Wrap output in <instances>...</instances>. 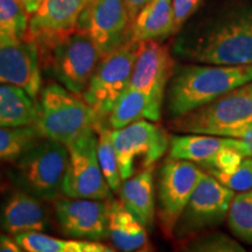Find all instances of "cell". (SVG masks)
Masks as SVG:
<instances>
[{"instance_id": "1", "label": "cell", "mask_w": 252, "mask_h": 252, "mask_svg": "<svg viewBox=\"0 0 252 252\" xmlns=\"http://www.w3.org/2000/svg\"><path fill=\"white\" fill-rule=\"evenodd\" d=\"M174 53L194 63L252 64V5L234 2L176 40Z\"/></svg>"}, {"instance_id": "2", "label": "cell", "mask_w": 252, "mask_h": 252, "mask_svg": "<svg viewBox=\"0 0 252 252\" xmlns=\"http://www.w3.org/2000/svg\"><path fill=\"white\" fill-rule=\"evenodd\" d=\"M249 82L252 64L178 65L166 88V112L173 121Z\"/></svg>"}, {"instance_id": "3", "label": "cell", "mask_w": 252, "mask_h": 252, "mask_svg": "<svg viewBox=\"0 0 252 252\" xmlns=\"http://www.w3.org/2000/svg\"><path fill=\"white\" fill-rule=\"evenodd\" d=\"M35 126L43 138L69 145L90 131H97L98 116L80 94L60 83H50L41 89L36 100Z\"/></svg>"}, {"instance_id": "4", "label": "cell", "mask_w": 252, "mask_h": 252, "mask_svg": "<svg viewBox=\"0 0 252 252\" xmlns=\"http://www.w3.org/2000/svg\"><path fill=\"white\" fill-rule=\"evenodd\" d=\"M181 133L239 138L252 127V82L171 122Z\"/></svg>"}, {"instance_id": "5", "label": "cell", "mask_w": 252, "mask_h": 252, "mask_svg": "<svg viewBox=\"0 0 252 252\" xmlns=\"http://www.w3.org/2000/svg\"><path fill=\"white\" fill-rule=\"evenodd\" d=\"M68 159L67 145L42 138L13 161L9 178L15 187L43 201H55L62 193Z\"/></svg>"}, {"instance_id": "6", "label": "cell", "mask_w": 252, "mask_h": 252, "mask_svg": "<svg viewBox=\"0 0 252 252\" xmlns=\"http://www.w3.org/2000/svg\"><path fill=\"white\" fill-rule=\"evenodd\" d=\"M41 67L45 65L61 86L69 91L83 94L90 78L102 59L98 48L80 30L60 37L50 45L39 48Z\"/></svg>"}, {"instance_id": "7", "label": "cell", "mask_w": 252, "mask_h": 252, "mask_svg": "<svg viewBox=\"0 0 252 252\" xmlns=\"http://www.w3.org/2000/svg\"><path fill=\"white\" fill-rule=\"evenodd\" d=\"M138 42L128 39L117 49L102 56L82 94L100 122L108 125L109 113L130 84Z\"/></svg>"}, {"instance_id": "8", "label": "cell", "mask_w": 252, "mask_h": 252, "mask_svg": "<svg viewBox=\"0 0 252 252\" xmlns=\"http://www.w3.org/2000/svg\"><path fill=\"white\" fill-rule=\"evenodd\" d=\"M110 134L123 181L153 167L169 150L171 144V138L161 126L147 119H140L117 130L111 128Z\"/></svg>"}, {"instance_id": "9", "label": "cell", "mask_w": 252, "mask_h": 252, "mask_svg": "<svg viewBox=\"0 0 252 252\" xmlns=\"http://www.w3.org/2000/svg\"><path fill=\"white\" fill-rule=\"evenodd\" d=\"M195 162L168 157L158 173L157 217L163 236L173 238L174 228L195 188L203 178Z\"/></svg>"}, {"instance_id": "10", "label": "cell", "mask_w": 252, "mask_h": 252, "mask_svg": "<svg viewBox=\"0 0 252 252\" xmlns=\"http://www.w3.org/2000/svg\"><path fill=\"white\" fill-rule=\"evenodd\" d=\"M235 191L206 173L176 222L173 237L187 239L219 226L228 217Z\"/></svg>"}, {"instance_id": "11", "label": "cell", "mask_w": 252, "mask_h": 252, "mask_svg": "<svg viewBox=\"0 0 252 252\" xmlns=\"http://www.w3.org/2000/svg\"><path fill=\"white\" fill-rule=\"evenodd\" d=\"M67 147L69 159L62 194L72 198L110 200L112 190L97 158V132H88Z\"/></svg>"}, {"instance_id": "12", "label": "cell", "mask_w": 252, "mask_h": 252, "mask_svg": "<svg viewBox=\"0 0 252 252\" xmlns=\"http://www.w3.org/2000/svg\"><path fill=\"white\" fill-rule=\"evenodd\" d=\"M130 27L124 0H91L78 23V30L90 37L102 56L130 39Z\"/></svg>"}, {"instance_id": "13", "label": "cell", "mask_w": 252, "mask_h": 252, "mask_svg": "<svg viewBox=\"0 0 252 252\" xmlns=\"http://www.w3.org/2000/svg\"><path fill=\"white\" fill-rule=\"evenodd\" d=\"M110 200L56 198L54 214L61 231L67 237L98 242L109 238Z\"/></svg>"}, {"instance_id": "14", "label": "cell", "mask_w": 252, "mask_h": 252, "mask_svg": "<svg viewBox=\"0 0 252 252\" xmlns=\"http://www.w3.org/2000/svg\"><path fill=\"white\" fill-rule=\"evenodd\" d=\"M171 53L157 40L139 41L128 88L146 94L162 109L166 88L174 71Z\"/></svg>"}, {"instance_id": "15", "label": "cell", "mask_w": 252, "mask_h": 252, "mask_svg": "<svg viewBox=\"0 0 252 252\" xmlns=\"http://www.w3.org/2000/svg\"><path fill=\"white\" fill-rule=\"evenodd\" d=\"M41 82L40 50L35 41L28 36L0 41V83L21 88L37 99Z\"/></svg>"}, {"instance_id": "16", "label": "cell", "mask_w": 252, "mask_h": 252, "mask_svg": "<svg viewBox=\"0 0 252 252\" xmlns=\"http://www.w3.org/2000/svg\"><path fill=\"white\" fill-rule=\"evenodd\" d=\"M91 0H42L32 13L27 36L39 48L50 45L60 37L78 30L83 11Z\"/></svg>"}, {"instance_id": "17", "label": "cell", "mask_w": 252, "mask_h": 252, "mask_svg": "<svg viewBox=\"0 0 252 252\" xmlns=\"http://www.w3.org/2000/svg\"><path fill=\"white\" fill-rule=\"evenodd\" d=\"M0 228L12 236L46 232L50 229L49 209L43 200L15 187L0 204Z\"/></svg>"}, {"instance_id": "18", "label": "cell", "mask_w": 252, "mask_h": 252, "mask_svg": "<svg viewBox=\"0 0 252 252\" xmlns=\"http://www.w3.org/2000/svg\"><path fill=\"white\" fill-rule=\"evenodd\" d=\"M118 193L122 203L143 223L145 228L152 231L157 216L153 167L123 181Z\"/></svg>"}, {"instance_id": "19", "label": "cell", "mask_w": 252, "mask_h": 252, "mask_svg": "<svg viewBox=\"0 0 252 252\" xmlns=\"http://www.w3.org/2000/svg\"><path fill=\"white\" fill-rule=\"evenodd\" d=\"M242 145L243 140L238 138L186 133V135H174L171 138L169 157L188 160L207 167L225 147H236Z\"/></svg>"}, {"instance_id": "20", "label": "cell", "mask_w": 252, "mask_h": 252, "mask_svg": "<svg viewBox=\"0 0 252 252\" xmlns=\"http://www.w3.org/2000/svg\"><path fill=\"white\" fill-rule=\"evenodd\" d=\"M108 230L110 241L118 250L126 252L150 250L149 230L121 200L110 201Z\"/></svg>"}, {"instance_id": "21", "label": "cell", "mask_w": 252, "mask_h": 252, "mask_svg": "<svg viewBox=\"0 0 252 252\" xmlns=\"http://www.w3.org/2000/svg\"><path fill=\"white\" fill-rule=\"evenodd\" d=\"M173 33V0H151L138 12L130 27V39L137 42L161 40Z\"/></svg>"}, {"instance_id": "22", "label": "cell", "mask_w": 252, "mask_h": 252, "mask_svg": "<svg viewBox=\"0 0 252 252\" xmlns=\"http://www.w3.org/2000/svg\"><path fill=\"white\" fill-rule=\"evenodd\" d=\"M161 112L162 109L156 105L146 94L127 87L109 113L106 123L110 128L117 130L140 119L159 122Z\"/></svg>"}, {"instance_id": "23", "label": "cell", "mask_w": 252, "mask_h": 252, "mask_svg": "<svg viewBox=\"0 0 252 252\" xmlns=\"http://www.w3.org/2000/svg\"><path fill=\"white\" fill-rule=\"evenodd\" d=\"M37 106L21 88L0 83V126L23 127L35 125Z\"/></svg>"}, {"instance_id": "24", "label": "cell", "mask_w": 252, "mask_h": 252, "mask_svg": "<svg viewBox=\"0 0 252 252\" xmlns=\"http://www.w3.org/2000/svg\"><path fill=\"white\" fill-rule=\"evenodd\" d=\"M23 251L27 252H111L113 249L94 241L60 239L46 232H21L14 236Z\"/></svg>"}, {"instance_id": "25", "label": "cell", "mask_w": 252, "mask_h": 252, "mask_svg": "<svg viewBox=\"0 0 252 252\" xmlns=\"http://www.w3.org/2000/svg\"><path fill=\"white\" fill-rule=\"evenodd\" d=\"M42 138L35 125L23 127L0 126V161H15Z\"/></svg>"}, {"instance_id": "26", "label": "cell", "mask_w": 252, "mask_h": 252, "mask_svg": "<svg viewBox=\"0 0 252 252\" xmlns=\"http://www.w3.org/2000/svg\"><path fill=\"white\" fill-rule=\"evenodd\" d=\"M28 14L19 0H0V41L25 39L30 26Z\"/></svg>"}, {"instance_id": "27", "label": "cell", "mask_w": 252, "mask_h": 252, "mask_svg": "<svg viewBox=\"0 0 252 252\" xmlns=\"http://www.w3.org/2000/svg\"><path fill=\"white\" fill-rule=\"evenodd\" d=\"M111 128L106 127L105 124H102L97 128V158L102 169L104 178L110 186L112 191L118 193L122 186L121 169H119V162L116 149L113 146L111 134Z\"/></svg>"}, {"instance_id": "28", "label": "cell", "mask_w": 252, "mask_h": 252, "mask_svg": "<svg viewBox=\"0 0 252 252\" xmlns=\"http://www.w3.org/2000/svg\"><path fill=\"white\" fill-rule=\"evenodd\" d=\"M226 220L236 237L252 244V189L235 195Z\"/></svg>"}, {"instance_id": "29", "label": "cell", "mask_w": 252, "mask_h": 252, "mask_svg": "<svg viewBox=\"0 0 252 252\" xmlns=\"http://www.w3.org/2000/svg\"><path fill=\"white\" fill-rule=\"evenodd\" d=\"M188 242L184 247L186 251L204 252H243L244 248L234 238L222 232H209L204 235H195L187 238Z\"/></svg>"}, {"instance_id": "30", "label": "cell", "mask_w": 252, "mask_h": 252, "mask_svg": "<svg viewBox=\"0 0 252 252\" xmlns=\"http://www.w3.org/2000/svg\"><path fill=\"white\" fill-rule=\"evenodd\" d=\"M207 173L234 191L243 193L252 189V157H245L237 168L230 173L219 172L215 169H208Z\"/></svg>"}, {"instance_id": "31", "label": "cell", "mask_w": 252, "mask_h": 252, "mask_svg": "<svg viewBox=\"0 0 252 252\" xmlns=\"http://www.w3.org/2000/svg\"><path fill=\"white\" fill-rule=\"evenodd\" d=\"M204 0H173L175 33L186 24V21L197 11Z\"/></svg>"}, {"instance_id": "32", "label": "cell", "mask_w": 252, "mask_h": 252, "mask_svg": "<svg viewBox=\"0 0 252 252\" xmlns=\"http://www.w3.org/2000/svg\"><path fill=\"white\" fill-rule=\"evenodd\" d=\"M21 252L23 249H21L20 245L17 242L14 236L9 235L6 232V234L0 235V252Z\"/></svg>"}, {"instance_id": "33", "label": "cell", "mask_w": 252, "mask_h": 252, "mask_svg": "<svg viewBox=\"0 0 252 252\" xmlns=\"http://www.w3.org/2000/svg\"><path fill=\"white\" fill-rule=\"evenodd\" d=\"M124 1L132 23V20H133L135 15L138 14V12H139L145 5L149 4L151 0H124Z\"/></svg>"}, {"instance_id": "34", "label": "cell", "mask_w": 252, "mask_h": 252, "mask_svg": "<svg viewBox=\"0 0 252 252\" xmlns=\"http://www.w3.org/2000/svg\"><path fill=\"white\" fill-rule=\"evenodd\" d=\"M19 1L24 5L28 13L32 14L36 11L41 2H42V0H19Z\"/></svg>"}, {"instance_id": "35", "label": "cell", "mask_w": 252, "mask_h": 252, "mask_svg": "<svg viewBox=\"0 0 252 252\" xmlns=\"http://www.w3.org/2000/svg\"><path fill=\"white\" fill-rule=\"evenodd\" d=\"M238 139H242L245 144H247L248 149L250 150V153H251V157H252V127L250 128V130H248L247 132H245L243 135H241Z\"/></svg>"}, {"instance_id": "36", "label": "cell", "mask_w": 252, "mask_h": 252, "mask_svg": "<svg viewBox=\"0 0 252 252\" xmlns=\"http://www.w3.org/2000/svg\"><path fill=\"white\" fill-rule=\"evenodd\" d=\"M0 185H1V180H0Z\"/></svg>"}]
</instances>
